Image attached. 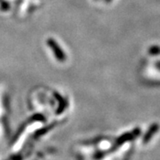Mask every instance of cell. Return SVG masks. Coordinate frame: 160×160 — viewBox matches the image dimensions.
I'll return each instance as SVG.
<instances>
[{
    "label": "cell",
    "mask_w": 160,
    "mask_h": 160,
    "mask_svg": "<svg viewBox=\"0 0 160 160\" xmlns=\"http://www.w3.org/2000/svg\"><path fill=\"white\" fill-rule=\"evenodd\" d=\"M47 45L51 48L52 52L54 53L56 60L59 62H65L66 60V54L63 52L62 48L58 45V43L53 38H48L47 39Z\"/></svg>",
    "instance_id": "obj_1"
},
{
    "label": "cell",
    "mask_w": 160,
    "mask_h": 160,
    "mask_svg": "<svg viewBox=\"0 0 160 160\" xmlns=\"http://www.w3.org/2000/svg\"><path fill=\"white\" fill-rule=\"evenodd\" d=\"M0 9L2 11H8L10 9V6L5 0H0Z\"/></svg>",
    "instance_id": "obj_2"
},
{
    "label": "cell",
    "mask_w": 160,
    "mask_h": 160,
    "mask_svg": "<svg viewBox=\"0 0 160 160\" xmlns=\"http://www.w3.org/2000/svg\"><path fill=\"white\" fill-rule=\"evenodd\" d=\"M111 0H106V2H110Z\"/></svg>",
    "instance_id": "obj_3"
}]
</instances>
